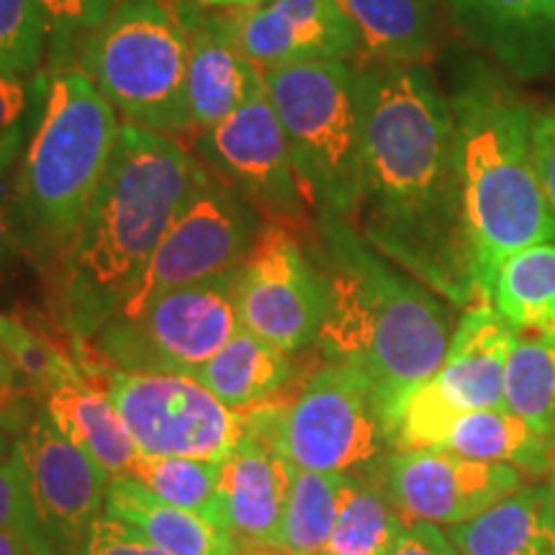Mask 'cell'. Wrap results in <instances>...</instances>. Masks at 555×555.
Masks as SVG:
<instances>
[{"mask_svg": "<svg viewBox=\"0 0 555 555\" xmlns=\"http://www.w3.org/2000/svg\"><path fill=\"white\" fill-rule=\"evenodd\" d=\"M363 168L350 224L376 253L455 309L481 304L453 111L425 65H367Z\"/></svg>", "mask_w": 555, "mask_h": 555, "instance_id": "6da1fadb", "label": "cell"}, {"mask_svg": "<svg viewBox=\"0 0 555 555\" xmlns=\"http://www.w3.org/2000/svg\"><path fill=\"white\" fill-rule=\"evenodd\" d=\"M178 139L124 124L73 245L52 270V311L86 343L124 307L198 178Z\"/></svg>", "mask_w": 555, "mask_h": 555, "instance_id": "7a4b0ae2", "label": "cell"}, {"mask_svg": "<svg viewBox=\"0 0 555 555\" xmlns=\"http://www.w3.org/2000/svg\"><path fill=\"white\" fill-rule=\"evenodd\" d=\"M309 253L324 278L317 350L363 371L388 420L440 371L455 332L453 304L376 253L350 221L314 219Z\"/></svg>", "mask_w": 555, "mask_h": 555, "instance_id": "3957f363", "label": "cell"}, {"mask_svg": "<svg viewBox=\"0 0 555 555\" xmlns=\"http://www.w3.org/2000/svg\"><path fill=\"white\" fill-rule=\"evenodd\" d=\"M446 95L455 121L478 298L491 304L506 260L555 242V217L532 152L538 114L509 75L481 57L453 62Z\"/></svg>", "mask_w": 555, "mask_h": 555, "instance_id": "277c9868", "label": "cell"}, {"mask_svg": "<svg viewBox=\"0 0 555 555\" xmlns=\"http://www.w3.org/2000/svg\"><path fill=\"white\" fill-rule=\"evenodd\" d=\"M37 108L13 201L26 249L52 273L106 176L124 124L80 67L44 69Z\"/></svg>", "mask_w": 555, "mask_h": 555, "instance_id": "5b68a950", "label": "cell"}, {"mask_svg": "<svg viewBox=\"0 0 555 555\" xmlns=\"http://www.w3.org/2000/svg\"><path fill=\"white\" fill-rule=\"evenodd\" d=\"M288 139L298 193L314 219L352 221L363 168V93L350 62L262 69Z\"/></svg>", "mask_w": 555, "mask_h": 555, "instance_id": "8992f818", "label": "cell"}, {"mask_svg": "<svg viewBox=\"0 0 555 555\" xmlns=\"http://www.w3.org/2000/svg\"><path fill=\"white\" fill-rule=\"evenodd\" d=\"M191 37L168 0H119L80 47L78 67L127 124L189 137Z\"/></svg>", "mask_w": 555, "mask_h": 555, "instance_id": "52a82bcc", "label": "cell"}, {"mask_svg": "<svg viewBox=\"0 0 555 555\" xmlns=\"http://www.w3.org/2000/svg\"><path fill=\"white\" fill-rule=\"evenodd\" d=\"M237 273L168 291L134 314H114L86 339L88 352L116 371L193 378L240 330Z\"/></svg>", "mask_w": 555, "mask_h": 555, "instance_id": "ba28073f", "label": "cell"}, {"mask_svg": "<svg viewBox=\"0 0 555 555\" xmlns=\"http://www.w3.org/2000/svg\"><path fill=\"white\" fill-rule=\"evenodd\" d=\"M78 347L75 360L93 386L119 409L139 453L221 463L245 435L240 409H229L189 376L116 371Z\"/></svg>", "mask_w": 555, "mask_h": 555, "instance_id": "9c48e42d", "label": "cell"}, {"mask_svg": "<svg viewBox=\"0 0 555 555\" xmlns=\"http://www.w3.org/2000/svg\"><path fill=\"white\" fill-rule=\"evenodd\" d=\"M283 448L296 468L376 476L393 453V429L363 371L322 360L288 404Z\"/></svg>", "mask_w": 555, "mask_h": 555, "instance_id": "30bf717a", "label": "cell"}, {"mask_svg": "<svg viewBox=\"0 0 555 555\" xmlns=\"http://www.w3.org/2000/svg\"><path fill=\"white\" fill-rule=\"evenodd\" d=\"M517 335L491 304L463 311L440 371L399 409L393 453L442 448L463 414L504 406L506 360Z\"/></svg>", "mask_w": 555, "mask_h": 555, "instance_id": "8fae6325", "label": "cell"}, {"mask_svg": "<svg viewBox=\"0 0 555 555\" xmlns=\"http://www.w3.org/2000/svg\"><path fill=\"white\" fill-rule=\"evenodd\" d=\"M260 229L258 208L201 163L191 196L116 314H134L168 291L240 270Z\"/></svg>", "mask_w": 555, "mask_h": 555, "instance_id": "7c38bea8", "label": "cell"}, {"mask_svg": "<svg viewBox=\"0 0 555 555\" xmlns=\"http://www.w3.org/2000/svg\"><path fill=\"white\" fill-rule=\"evenodd\" d=\"M193 147L201 163L240 191L266 221L294 229L307 217L286 131L270 101L262 69H255L249 78L240 106L193 139Z\"/></svg>", "mask_w": 555, "mask_h": 555, "instance_id": "4fadbf2b", "label": "cell"}, {"mask_svg": "<svg viewBox=\"0 0 555 555\" xmlns=\"http://www.w3.org/2000/svg\"><path fill=\"white\" fill-rule=\"evenodd\" d=\"M240 327L296 356L317 345L324 319V278L309 247L286 224L266 221L237 273Z\"/></svg>", "mask_w": 555, "mask_h": 555, "instance_id": "5bb4252c", "label": "cell"}, {"mask_svg": "<svg viewBox=\"0 0 555 555\" xmlns=\"http://www.w3.org/2000/svg\"><path fill=\"white\" fill-rule=\"evenodd\" d=\"M31 502L54 553L75 555L106 506L111 478L39 412L18 435Z\"/></svg>", "mask_w": 555, "mask_h": 555, "instance_id": "9a60e30c", "label": "cell"}, {"mask_svg": "<svg viewBox=\"0 0 555 555\" xmlns=\"http://www.w3.org/2000/svg\"><path fill=\"white\" fill-rule=\"evenodd\" d=\"M525 474L446 448L391 453L384 466L388 496L409 522L461 525L525 486Z\"/></svg>", "mask_w": 555, "mask_h": 555, "instance_id": "2e32d148", "label": "cell"}, {"mask_svg": "<svg viewBox=\"0 0 555 555\" xmlns=\"http://www.w3.org/2000/svg\"><path fill=\"white\" fill-rule=\"evenodd\" d=\"M232 24L242 54L260 69L350 62L360 54L337 0H270L262 9L232 13Z\"/></svg>", "mask_w": 555, "mask_h": 555, "instance_id": "e0dca14e", "label": "cell"}, {"mask_svg": "<svg viewBox=\"0 0 555 555\" xmlns=\"http://www.w3.org/2000/svg\"><path fill=\"white\" fill-rule=\"evenodd\" d=\"M470 47L517 80L555 73V0H440Z\"/></svg>", "mask_w": 555, "mask_h": 555, "instance_id": "ac0fdd59", "label": "cell"}, {"mask_svg": "<svg viewBox=\"0 0 555 555\" xmlns=\"http://www.w3.org/2000/svg\"><path fill=\"white\" fill-rule=\"evenodd\" d=\"M294 470L286 450L253 435L219 463L221 517L240 545L275 551Z\"/></svg>", "mask_w": 555, "mask_h": 555, "instance_id": "d6986e66", "label": "cell"}, {"mask_svg": "<svg viewBox=\"0 0 555 555\" xmlns=\"http://www.w3.org/2000/svg\"><path fill=\"white\" fill-rule=\"evenodd\" d=\"M191 37L189 57V137L196 139L224 121L245 99L249 78L258 65L242 54L234 37L232 13L206 11L193 0L178 9Z\"/></svg>", "mask_w": 555, "mask_h": 555, "instance_id": "ffe728a7", "label": "cell"}, {"mask_svg": "<svg viewBox=\"0 0 555 555\" xmlns=\"http://www.w3.org/2000/svg\"><path fill=\"white\" fill-rule=\"evenodd\" d=\"M39 404L47 420L73 446L93 457L111 481L129 474L131 463L139 455L137 442L131 440L114 401L99 386L90 384L86 373L75 371L73 376L60 380Z\"/></svg>", "mask_w": 555, "mask_h": 555, "instance_id": "44dd1931", "label": "cell"}, {"mask_svg": "<svg viewBox=\"0 0 555 555\" xmlns=\"http://www.w3.org/2000/svg\"><path fill=\"white\" fill-rule=\"evenodd\" d=\"M461 555H555V496L551 483L519 486L468 522L448 527Z\"/></svg>", "mask_w": 555, "mask_h": 555, "instance_id": "7402d4cb", "label": "cell"}, {"mask_svg": "<svg viewBox=\"0 0 555 555\" xmlns=\"http://www.w3.org/2000/svg\"><path fill=\"white\" fill-rule=\"evenodd\" d=\"M367 65H425L440 44V0H337Z\"/></svg>", "mask_w": 555, "mask_h": 555, "instance_id": "603a6c76", "label": "cell"}, {"mask_svg": "<svg viewBox=\"0 0 555 555\" xmlns=\"http://www.w3.org/2000/svg\"><path fill=\"white\" fill-rule=\"evenodd\" d=\"M103 515L129 525L170 555H237L240 551V543L224 527L208 522L196 512L163 502L147 486L129 476L108 483Z\"/></svg>", "mask_w": 555, "mask_h": 555, "instance_id": "cb8c5ba5", "label": "cell"}, {"mask_svg": "<svg viewBox=\"0 0 555 555\" xmlns=\"http://www.w3.org/2000/svg\"><path fill=\"white\" fill-rule=\"evenodd\" d=\"M450 453L483 463H502L519 474L543 478L555 466V440L506 406L463 414L450 429Z\"/></svg>", "mask_w": 555, "mask_h": 555, "instance_id": "d4e9b609", "label": "cell"}, {"mask_svg": "<svg viewBox=\"0 0 555 555\" xmlns=\"http://www.w3.org/2000/svg\"><path fill=\"white\" fill-rule=\"evenodd\" d=\"M229 409H245L273 399L294 378V360L275 345L237 330L193 376Z\"/></svg>", "mask_w": 555, "mask_h": 555, "instance_id": "484cf974", "label": "cell"}, {"mask_svg": "<svg viewBox=\"0 0 555 555\" xmlns=\"http://www.w3.org/2000/svg\"><path fill=\"white\" fill-rule=\"evenodd\" d=\"M409 519L388 496L384 470L376 476H345L337 519L324 553L388 555Z\"/></svg>", "mask_w": 555, "mask_h": 555, "instance_id": "4316f807", "label": "cell"}, {"mask_svg": "<svg viewBox=\"0 0 555 555\" xmlns=\"http://www.w3.org/2000/svg\"><path fill=\"white\" fill-rule=\"evenodd\" d=\"M491 307L522 335L555 339V242L527 247L504 262Z\"/></svg>", "mask_w": 555, "mask_h": 555, "instance_id": "83f0119b", "label": "cell"}, {"mask_svg": "<svg viewBox=\"0 0 555 555\" xmlns=\"http://www.w3.org/2000/svg\"><path fill=\"white\" fill-rule=\"evenodd\" d=\"M343 481V474L294 470L275 551L283 555H319L327 551Z\"/></svg>", "mask_w": 555, "mask_h": 555, "instance_id": "f1b7e54d", "label": "cell"}, {"mask_svg": "<svg viewBox=\"0 0 555 555\" xmlns=\"http://www.w3.org/2000/svg\"><path fill=\"white\" fill-rule=\"evenodd\" d=\"M127 476L147 486L152 494L163 499V502L196 512L208 522L224 527L217 461L139 453Z\"/></svg>", "mask_w": 555, "mask_h": 555, "instance_id": "f546056e", "label": "cell"}, {"mask_svg": "<svg viewBox=\"0 0 555 555\" xmlns=\"http://www.w3.org/2000/svg\"><path fill=\"white\" fill-rule=\"evenodd\" d=\"M504 406L555 440V339L519 332L506 360Z\"/></svg>", "mask_w": 555, "mask_h": 555, "instance_id": "4dcf8cb0", "label": "cell"}, {"mask_svg": "<svg viewBox=\"0 0 555 555\" xmlns=\"http://www.w3.org/2000/svg\"><path fill=\"white\" fill-rule=\"evenodd\" d=\"M0 345L9 352L18 378L24 380L37 401L44 399L47 391L60 380L80 371L78 360L60 350L52 339L5 314H0Z\"/></svg>", "mask_w": 555, "mask_h": 555, "instance_id": "1f68e13d", "label": "cell"}, {"mask_svg": "<svg viewBox=\"0 0 555 555\" xmlns=\"http://www.w3.org/2000/svg\"><path fill=\"white\" fill-rule=\"evenodd\" d=\"M50 50V21L39 0H0V73L31 78Z\"/></svg>", "mask_w": 555, "mask_h": 555, "instance_id": "d6a6232c", "label": "cell"}, {"mask_svg": "<svg viewBox=\"0 0 555 555\" xmlns=\"http://www.w3.org/2000/svg\"><path fill=\"white\" fill-rule=\"evenodd\" d=\"M119 0H39L50 21V67H75L80 47L111 16Z\"/></svg>", "mask_w": 555, "mask_h": 555, "instance_id": "836d02e7", "label": "cell"}, {"mask_svg": "<svg viewBox=\"0 0 555 555\" xmlns=\"http://www.w3.org/2000/svg\"><path fill=\"white\" fill-rule=\"evenodd\" d=\"M0 530H21L47 538L39 525L37 509H34L18 448L11 457L0 461Z\"/></svg>", "mask_w": 555, "mask_h": 555, "instance_id": "e575fe53", "label": "cell"}, {"mask_svg": "<svg viewBox=\"0 0 555 555\" xmlns=\"http://www.w3.org/2000/svg\"><path fill=\"white\" fill-rule=\"evenodd\" d=\"M75 555H170L163 547L150 543L129 525L119 519L101 515L90 527L88 538L82 540L80 551Z\"/></svg>", "mask_w": 555, "mask_h": 555, "instance_id": "d590c367", "label": "cell"}, {"mask_svg": "<svg viewBox=\"0 0 555 555\" xmlns=\"http://www.w3.org/2000/svg\"><path fill=\"white\" fill-rule=\"evenodd\" d=\"M41 75L29 86V78L0 73V142L26 127V116L31 111V101L39 99Z\"/></svg>", "mask_w": 555, "mask_h": 555, "instance_id": "8d00e7d4", "label": "cell"}, {"mask_svg": "<svg viewBox=\"0 0 555 555\" xmlns=\"http://www.w3.org/2000/svg\"><path fill=\"white\" fill-rule=\"evenodd\" d=\"M532 152H535L540 189H543L547 206H551L555 217V106L535 116V127H532Z\"/></svg>", "mask_w": 555, "mask_h": 555, "instance_id": "74e56055", "label": "cell"}, {"mask_svg": "<svg viewBox=\"0 0 555 555\" xmlns=\"http://www.w3.org/2000/svg\"><path fill=\"white\" fill-rule=\"evenodd\" d=\"M388 555H461V551L437 525L406 522Z\"/></svg>", "mask_w": 555, "mask_h": 555, "instance_id": "f35d334b", "label": "cell"}, {"mask_svg": "<svg viewBox=\"0 0 555 555\" xmlns=\"http://www.w3.org/2000/svg\"><path fill=\"white\" fill-rule=\"evenodd\" d=\"M21 249H26V232L11 193L0 198V270L9 268Z\"/></svg>", "mask_w": 555, "mask_h": 555, "instance_id": "ab89813d", "label": "cell"}, {"mask_svg": "<svg viewBox=\"0 0 555 555\" xmlns=\"http://www.w3.org/2000/svg\"><path fill=\"white\" fill-rule=\"evenodd\" d=\"M34 393L26 388L13 386V388H0V427L11 429V433L21 435L26 425L31 422L34 412Z\"/></svg>", "mask_w": 555, "mask_h": 555, "instance_id": "60d3db41", "label": "cell"}, {"mask_svg": "<svg viewBox=\"0 0 555 555\" xmlns=\"http://www.w3.org/2000/svg\"><path fill=\"white\" fill-rule=\"evenodd\" d=\"M0 555H57L50 540L21 530H0Z\"/></svg>", "mask_w": 555, "mask_h": 555, "instance_id": "b9f144b4", "label": "cell"}, {"mask_svg": "<svg viewBox=\"0 0 555 555\" xmlns=\"http://www.w3.org/2000/svg\"><path fill=\"white\" fill-rule=\"evenodd\" d=\"M21 150H24V129L0 142V198L9 196V176L13 165L21 163Z\"/></svg>", "mask_w": 555, "mask_h": 555, "instance_id": "7bdbcfd3", "label": "cell"}, {"mask_svg": "<svg viewBox=\"0 0 555 555\" xmlns=\"http://www.w3.org/2000/svg\"><path fill=\"white\" fill-rule=\"evenodd\" d=\"M201 9L206 11H255V9H262V5H268L270 0H196Z\"/></svg>", "mask_w": 555, "mask_h": 555, "instance_id": "ee69618b", "label": "cell"}, {"mask_svg": "<svg viewBox=\"0 0 555 555\" xmlns=\"http://www.w3.org/2000/svg\"><path fill=\"white\" fill-rule=\"evenodd\" d=\"M18 373L16 367H13L9 352L3 350V345H0V388H13L18 386Z\"/></svg>", "mask_w": 555, "mask_h": 555, "instance_id": "f6af8a7d", "label": "cell"}, {"mask_svg": "<svg viewBox=\"0 0 555 555\" xmlns=\"http://www.w3.org/2000/svg\"><path fill=\"white\" fill-rule=\"evenodd\" d=\"M16 448H18V435L11 433V429L0 427V461L11 457L16 453Z\"/></svg>", "mask_w": 555, "mask_h": 555, "instance_id": "bcb514c9", "label": "cell"}, {"mask_svg": "<svg viewBox=\"0 0 555 555\" xmlns=\"http://www.w3.org/2000/svg\"><path fill=\"white\" fill-rule=\"evenodd\" d=\"M551 489H553V496H555V466H553V481H551Z\"/></svg>", "mask_w": 555, "mask_h": 555, "instance_id": "7dc6e473", "label": "cell"}, {"mask_svg": "<svg viewBox=\"0 0 555 555\" xmlns=\"http://www.w3.org/2000/svg\"><path fill=\"white\" fill-rule=\"evenodd\" d=\"M319 555H335V553H319Z\"/></svg>", "mask_w": 555, "mask_h": 555, "instance_id": "c3c4849f", "label": "cell"}]
</instances>
